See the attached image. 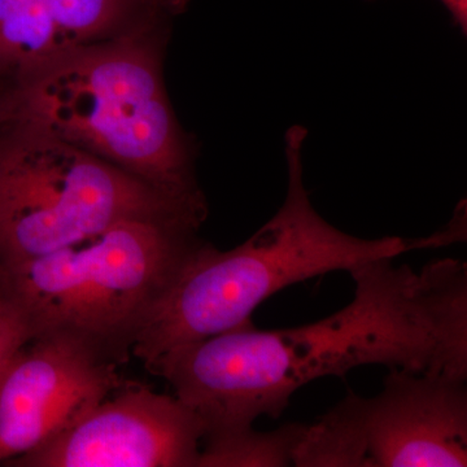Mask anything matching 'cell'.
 I'll return each mask as SVG.
<instances>
[{"instance_id":"obj_7","label":"cell","mask_w":467,"mask_h":467,"mask_svg":"<svg viewBox=\"0 0 467 467\" xmlns=\"http://www.w3.org/2000/svg\"><path fill=\"white\" fill-rule=\"evenodd\" d=\"M205 425L175 396L128 387L104 399L20 467H198Z\"/></svg>"},{"instance_id":"obj_6","label":"cell","mask_w":467,"mask_h":467,"mask_svg":"<svg viewBox=\"0 0 467 467\" xmlns=\"http://www.w3.org/2000/svg\"><path fill=\"white\" fill-rule=\"evenodd\" d=\"M117 364L72 335L30 339L0 377V463L38 450L121 389Z\"/></svg>"},{"instance_id":"obj_2","label":"cell","mask_w":467,"mask_h":467,"mask_svg":"<svg viewBox=\"0 0 467 467\" xmlns=\"http://www.w3.org/2000/svg\"><path fill=\"white\" fill-rule=\"evenodd\" d=\"M306 137L303 125L285 131L287 192L275 216L233 250L202 243L153 304L131 347L144 365L178 347L251 324L261 303L292 285L441 245L438 233L422 239H362L327 223L304 184Z\"/></svg>"},{"instance_id":"obj_13","label":"cell","mask_w":467,"mask_h":467,"mask_svg":"<svg viewBox=\"0 0 467 467\" xmlns=\"http://www.w3.org/2000/svg\"><path fill=\"white\" fill-rule=\"evenodd\" d=\"M448 14L451 15L454 26L459 27L460 32L467 34V0H439Z\"/></svg>"},{"instance_id":"obj_5","label":"cell","mask_w":467,"mask_h":467,"mask_svg":"<svg viewBox=\"0 0 467 467\" xmlns=\"http://www.w3.org/2000/svg\"><path fill=\"white\" fill-rule=\"evenodd\" d=\"M204 198H174L84 150L0 117V270L126 220H204Z\"/></svg>"},{"instance_id":"obj_8","label":"cell","mask_w":467,"mask_h":467,"mask_svg":"<svg viewBox=\"0 0 467 467\" xmlns=\"http://www.w3.org/2000/svg\"><path fill=\"white\" fill-rule=\"evenodd\" d=\"M371 467L467 466L466 380L391 368L368 399Z\"/></svg>"},{"instance_id":"obj_12","label":"cell","mask_w":467,"mask_h":467,"mask_svg":"<svg viewBox=\"0 0 467 467\" xmlns=\"http://www.w3.org/2000/svg\"><path fill=\"white\" fill-rule=\"evenodd\" d=\"M30 339L33 335L26 319L9 301L0 296V377Z\"/></svg>"},{"instance_id":"obj_4","label":"cell","mask_w":467,"mask_h":467,"mask_svg":"<svg viewBox=\"0 0 467 467\" xmlns=\"http://www.w3.org/2000/svg\"><path fill=\"white\" fill-rule=\"evenodd\" d=\"M202 218L126 220L69 247L0 270V296L33 337L72 335L125 359L153 304L202 242Z\"/></svg>"},{"instance_id":"obj_11","label":"cell","mask_w":467,"mask_h":467,"mask_svg":"<svg viewBox=\"0 0 467 467\" xmlns=\"http://www.w3.org/2000/svg\"><path fill=\"white\" fill-rule=\"evenodd\" d=\"M304 427L306 425L300 423H290L275 431H256L251 426L225 434L205 436L198 467L291 466Z\"/></svg>"},{"instance_id":"obj_10","label":"cell","mask_w":467,"mask_h":467,"mask_svg":"<svg viewBox=\"0 0 467 467\" xmlns=\"http://www.w3.org/2000/svg\"><path fill=\"white\" fill-rule=\"evenodd\" d=\"M47 0H0V76H20L67 50Z\"/></svg>"},{"instance_id":"obj_3","label":"cell","mask_w":467,"mask_h":467,"mask_svg":"<svg viewBox=\"0 0 467 467\" xmlns=\"http://www.w3.org/2000/svg\"><path fill=\"white\" fill-rule=\"evenodd\" d=\"M0 117L106 160L160 192L202 196L158 52L137 36L75 46L26 70Z\"/></svg>"},{"instance_id":"obj_1","label":"cell","mask_w":467,"mask_h":467,"mask_svg":"<svg viewBox=\"0 0 467 467\" xmlns=\"http://www.w3.org/2000/svg\"><path fill=\"white\" fill-rule=\"evenodd\" d=\"M391 257L349 270L355 297L315 324L261 331L252 324L178 347L146 365L201 416L205 436L278 418L297 389L365 365L467 379V267L420 272Z\"/></svg>"},{"instance_id":"obj_9","label":"cell","mask_w":467,"mask_h":467,"mask_svg":"<svg viewBox=\"0 0 467 467\" xmlns=\"http://www.w3.org/2000/svg\"><path fill=\"white\" fill-rule=\"evenodd\" d=\"M368 399L349 393L339 404L304 427L292 465L371 467L368 441Z\"/></svg>"},{"instance_id":"obj_14","label":"cell","mask_w":467,"mask_h":467,"mask_svg":"<svg viewBox=\"0 0 467 467\" xmlns=\"http://www.w3.org/2000/svg\"><path fill=\"white\" fill-rule=\"evenodd\" d=\"M134 3H144L150 5V7L160 9V11H167L169 14L182 11L186 7L189 0H131Z\"/></svg>"}]
</instances>
